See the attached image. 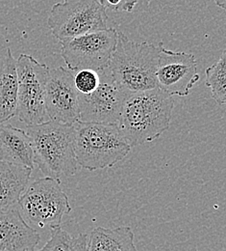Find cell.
Wrapping results in <instances>:
<instances>
[{
	"mask_svg": "<svg viewBox=\"0 0 226 251\" xmlns=\"http://www.w3.org/2000/svg\"><path fill=\"white\" fill-rule=\"evenodd\" d=\"M173 107V97L158 87L132 93L117 125L132 148L150 143L168 129Z\"/></svg>",
	"mask_w": 226,
	"mask_h": 251,
	"instance_id": "obj_1",
	"label": "cell"
},
{
	"mask_svg": "<svg viewBox=\"0 0 226 251\" xmlns=\"http://www.w3.org/2000/svg\"><path fill=\"white\" fill-rule=\"evenodd\" d=\"M34 164L44 177L61 181L74 176L79 165L74 153V127L57 121L27 126Z\"/></svg>",
	"mask_w": 226,
	"mask_h": 251,
	"instance_id": "obj_2",
	"label": "cell"
},
{
	"mask_svg": "<svg viewBox=\"0 0 226 251\" xmlns=\"http://www.w3.org/2000/svg\"><path fill=\"white\" fill-rule=\"evenodd\" d=\"M163 47V43H137L118 32L117 47L107 67L113 79L129 95L156 88V71Z\"/></svg>",
	"mask_w": 226,
	"mask_h": 251,
	"instance_id": "obj_3",
	"label": "cell"
},
{
	"mask_svg": "<svg viewBox=\"0 0 226 251\" xmlns=\"http://www.w3.org/2000/svg\"><path fill=\"white\" fill-rule=\"evenodd\" d=\"M74 153L79 167L89 171L111 168L127 157L132 147L118 125L77 121Z\"/></svg>",
	"mask_w": 226,
	"mask_h": 251,
	"instance_id": "obj_4",
	"label": "cell"
},
{
	"mask_svg": "<svg viewBox=\"0 0 226 251\" xmlns=\"http://www.w3.org/2000/svg\"><path fill=\"white\" fill-rule=\"evenodd\" d=\"M17 207L22 219L36 231L60 226L63 217L72 211L61 181L49 177L28 184Z\"/></svg>",
	"mask_w": 226,
	"mask_h": 251,
	"instance_id": "obj_5",
	"label": "cell"
},
{
	"mask_svg": "<svg viewBox=\"0 0 226 251\" xmlns=\"http://www.w3.org/2000/svg\"><path fill=\"white\" fill-rule=\"evenodd\" d=\"M49 67L31 55L21 54L17 59L19 120L26 126L50 121L45 106V86Z\"/></svg>",
	"mask_w": 226,
	"mask_h": 251,
	"instance_id": "obj_6",
	"label": "cell"
},
{
	"mask_svg": "<svg viewBox=\"0 0 226 251\" xmlns=\"http://www.w3.org/2000/svg\"><path fill=\"white\" fill-rule=\"evenodd\" d=\"M108 15L99 0H63L52 6L47 25L59 41L107 28Z\"/></svg>",
	"mask_w": 226,
	"mask_h": 251,
	"instance_id": "obj_7",
	"label": "cell"
},
{
	"mask_svg": "<svg viewBox=\"0 0 226 251\" xmlns=\"http://www.w3.org/2000/svg\"><path fill=\"white\" fill-rule=\"evenodd\" d=\"M118 32L106 28L60 42L61 56L67 69L72 72L106 69L117 47Z\"/></svg>",
	"mask_w": 226,
	"mask_h": 251,
	"instance_id": "obj_8",
	"label": "cell"
},
{
	"mask_svg": "<svg viewBox=\"0 0 226 251\" xmlns=\"http://www.w3.org/2000/svg\"><path fill=\"white\" fill-rule=\"evenodd\" d=\"M100 82L89 95H79V121L117 125L128 95L113 79L108 68L99 71Z\"/></svg>",
	"mask_w": 226,
	"mask_h": 251,
	"instance_id": "obj_9",
	"label": "cell"
},
{
	"mask_svg": "<svg viewBox=\"0 0 226 251\" xmlns=\"http://www.w3.org/2000/svg\"><path fill=\"white\" fill-rule=\"evenodd\" d=\"M200 76L193 53L161 49L156 71L157 87L166 94L186 97Z\"/></svg>",
	"mask_w": 226,
	"mask_h": 251,
	"instance_id": "obj_10",
	"label": "cell"
},
{
	"mask_svg": "<svg viewBox=\"0 0 226 251\" xmlns=\"http://www.w3.org/2000/svg\"><path fill=\"white\" fill-rule=\"evenodd\" d=\"M45 106L50 120L66 125L79 121V93L74 86V72L62 66L49 70Z\"/></svg>",
	"mask_w": 226,
	"mask_h": 251,
	"instance_id": "obj_11",
	"label": "cell"
},
{
	"mask_svg": "<svg viewBox=\"0 0 226 251\" xmlns=\"http://www.w3.org/2000/svg\"><path fill=\"white\" fill-rule=\"evenodd\" d=\"M40 241V233L24 221L17 205L0 212V251L35 250Z\"/></svg>",
	"mask_w": 226,
	"mask_h": 251,
	"instance_id": "obj_12",
	"label": "cell"
},
{
	"mask_svg": "<svg viewBox=\"0 0 226 251\" xmlns=\"http://www.w3.org/2000/svg\"><path fill=\"white\" fill-rule=\"evenodd\" d=\"M0 160L34 169L32 147L24 129L0 124Z\"/></svg>",
	"mask_w": 226,
	"mask_h": 251,
	"instance_id": "obj_13",
	"label": "cell"
},
{
	"mask_svg": "<svg viewBox=\"0 0 226 251\" xmlns=\"http://www.w3.org/2000/svg\"><path fill=\"white\" fill-rule=\"evenodd\" d=\"M18 103L17 59L11 50L0 58V124L16 116Z\"/></svg>",
	"mask_w": 226,
	"mask_h": 251,
	"instance_id": "obj_14",
	"label": "cell"
},
{
	"mask_svg": "<svg viewBox=\"0 0 226 251\" xmlns=\"http://www.w3.org/2000/svg\"><path fill=\"white\" fill-rule=\"evenodd\" d=\"M32 169L0 160V212L17 205L27 188Z\"/></svg>",
	"mask_w": 226,
	"mask_h": 251,
	"instance_id": "obj_15",
	"label": "cell"
},
{
	"mask_svg": "<svg viewBox=\"0 0 226 251\" xmlns=\"http://www.w3.org/2000/svg\"><path fill=\"white\" fill-rule=\"evenodd\" d=\"M129 226L97 227L88 235L89 251H138Z\"/></svg>",
	"mask_w": 226,
	"mask_h": 251,
	"instance_id": "obj_16",
	"label": "cell"
},
{
	"mask_svg": "<svg viewBox=\"0 0 226 251\" xmlns=\"http://www.w3.org/2000/svg\"><path fill=\"white\" fill-rule=\"evenodd\" d=\"M35 251H89L88 235L81 233L73 237L61 226H55L50 228V238L46 244Z\"/></svg>",
	"mask_w": 226,
	"mask_h": 251,
	"instance_id": "obj_17",
	"label": "cell"
},
{
	"mask_svg": "<svg viewBox=\"0 0 226 251\" xmlns=\"http://www.w3.org/2000/svg\"><path fill=\"white\" fill-rule=\"evenodd\" d=\"M206 86L211 89L212 98L220 105L226 102V51L224 50L217 62L205 71Z\"/></svg>",
	"mask_w": 226,
	"mask_h": 251,
	"instance_id": "obj_18",
	"label": "cell"
},
{
	"mask_svg": "<svg viewBox=\"0 0 226 251\" xmlns=\"http://www.w3.org/2000/svg\"><path fill=\"white\" fill-rule=\"evenodd\" d=\"M99 72L84 69L74 72V86L79 95L93 93L99 85Z\"/></svg>",
	"mask_w": 226,
	"mask_h": 251,
	"instance_id": "obj_19",
	"label": "cell"
},
{
	"mask_svg": "<svg viewBox=\"0 0 226 251\" xmlns=\"http://www.w3.org/2000/svg\"><path fill=\"white\" fill-rule=\"evenodd\" d=\"M139 0H99L101 5L114 12H127L131 13Z\"/></svg>",
	"mask_w": 226,
	"mask_h": 251,
	"instance_id": "obj_20",
	"label": "cell"
},
{
	"mask_svg": "<svg viewBox=\"0 0 226 251\" xmlns=\"http://www.w3.org/2000/svg\"><path fill=\"white\" fill-rule=\"evenodd\" d=\"M215 2H216V4H217L220 8L226 10V0H215Z\"/></svg>",
	"mask_w": 226,
	"mask_h": 251,
	"instance_id": "obj_21",
	"label": "cell"
},
{
	"mask_svg": "<svg viewBox=\"0 0 226 251\" xmlns=\"http://www.w3.org/2000/svg\"><path fill=\"white\" fill-rule=\"evenodd\" d=\"M35 251V250H30V251Z\"/></svg>",
	"mask_w": 226,
	"mask_h": 251,
	"instance_id": "obj_22",
	"label": "cell"
}]
</instances>
